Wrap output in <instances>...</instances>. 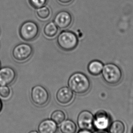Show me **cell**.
I'll return each instance as SVG.
<instances>
[{"mask_svg": "<svg viewBox=\"0 0 133 133\" xmlns=\"http://www.w3.org/2000/svg\"><path fill=\"white\" fill-rule=\"evenodd\" d=\"M69 88L78 94H85L90 90V82L85 74L81 72H76L70 76L68 81Z\"/></svg>", "mask_w": 133, "mask_h": 133, "instance_id": "cell-1", "label": "cell"}, {"mask_svg": "<svg viewBox=\"0 0 133 133\" xmlns=\"http://www.w3.org/2000/svg\"><path fill=\"white\" fill-rule=\"evenodd\" d=\"M40 32V28L36 22L27 21L21 26L19 34L21 38L26 41H32L36 39Z\"/></svg>", "mask_w": 133, "mask_h": 133, "instance_id": "cell-4", "label": "cell"}, {"mask_svg": "<svg viewBox=\"0 0 133 133\" xmlns=\"http://www.w3.org/2000/svg\"><path fill=\"white\" fill-rule=\"evenodd\" d=\"M36 15L39 19L45 21L50 18L51 16V10L50 7L45 5L36 9Z\"/></svg>", "mask_w": 133, "mask_h": 133, "instance_id": "cell-16", "label": "cell"}, {"mask_svg": "<svg viewBox=\"0 0 133 133\" xmlns=\"http://www.w3.org/2000/svg\"><path fill=\"white\" fill-rule=\"evenodd\" d=\"M59 32V28L54 22H50L46 24L43 27V33L48 39H52L56 38Z\"/></svg>", "mask_w": 133, "mask_h": 133, "instance_id": "cell-13", "label": "cell"}, {"mask_svg": "<svg viewBox=\"0 0 133 133\" xmlns=\"http://www.w3.org/2000/svg\"><path fill=\"white\" fill-rule=\"evenodd\" d=\"M78 133H92L90 130H81Z\"/></svg>", "mask_w": 133, "mask_h": 133, "instance_id": "cell-22", "label": "cell"}, {"mask_svg": "<svg viewBox=\"0 0 133 133\" xmlns=\"http://www.w3.org/2000/svg\"><path fill=\"white\" fill-rule=\"evenodd\" d=\"M132 133H133V130H132Z\"/></svg>", "mask_w": 133, "mask_h": 133, "instance_id": "cell-27", "label": "cell"}, {"mask_svg": "<svg viewBox=\"0 0 133 133\" xmlns=\"http://www.w3.org/2000/svg\"><path fill=\"white\" fill-rule=\"evenodd\" d=\"M57 129V124L52 119H49L42 121L38 127L39 133H56Z\"/></svg>", "mask_w": 133, "mask_h": 133, "instance_id": "cell-12", "label": "cell"}, {"mask_svg": "<svg viewBox=\"0 0 133 133\" xmlns=\"http://www.w3.org/2000/svg\"><path fill=\"white\" fill-rule=\"evenodd\" d=\"M103 67L104 64L102 62L95 60L89 63L87 69L89 72L92 75L98 76L101 74Z\"/></svg>", "mask_w": 133, "mask_h": 133, "instance_id": "cell-14", "label": "cell"}, {"mask_svg": "<svg viewBox=\"0 0 133 133\" xmlns=\"http://www.w3.org/2000/svg\"><path fill=\"white\" fill-rule=\"evenodd\" d=\"M125 126L121 121H115L110 125V133H125Z\"/></svg>", "mask_w": 133, "mask_h": 133, "instance_id": "cell-17", "label": "cell"}, {"mask_svg": "<svg viewBox=\"0 0 133 133\" xmlns=\"http://www.w3.org/2000/svg\"><path fill=\"white\" fill-rule=\"evenodd\" d=\"M28 133H39V132L36 131H31L29 132Z\"/></svg>", "mask_w": 133, "mask_h": 133, "instance_id": "cell-25", "label": "cell"}, {"mask_svg": "<svg viewBox=\"0 0 133 133\" xmlns=\"http://www.w3.org/2000/svg\"><path fill=\"white\" fill-rule=\"evenodd\" d=\"M31 97L33 103L39 106L45 105L49 100L48 91L44 87L39 85L32 88Z\"/></svg>", "mask_w": 133, "mask_h": 133, "instance_id": "cell-6", "label": "cell"}, {"mask_svg": "<svg viewBox=\"0 0 133 133\" xmlns=\"http://www.w3.org/2000/svg\"><path fill=\"white\" fill-rule=\"evenodd\" d=\"M101 74L104 80L109 84H117L122 78L121 68L114 63H108L104 65Z\"/></svg>", "mask_w": 133, "mask_h": 133, "instance_id": "cell-3", "label": "cell"}, {"mask_svg": "<svg viewBox=\"0 0 133 133\" xmlns=\"http://www.w3.org/2000/svg\"><path fill=\"white\" fill-rule=\"evenodd\" d=\"M60 4L62 5H69L72 3L74 0H57Z\"/></svg>", "mask_w": 133, "mask_h": 133, "instance_id": "cell-21", "label": "cell"}, {"mask_svg": "<svg viewBox=\"0 0 133 133\" xmlns=\"http://www.w3.org/2000/svg\"><path fill=\"white\" fill-rule=\"evenodd\" d=\"M56 43L62 50L70 52L77 47L79 39L75 33L72 31L64 30L58 35Z\"/></svg>", "mask_w": 133, "mask_h": 133, "instance_id": "cell-2", "label": "cell"}, {"mask_svg": "<svg viewBox=\"0 0 133 133\" xmlns=\"http://www.w3.org/2000/svg\"><path fill=\"white\" fill-rule=\"evenodd\" d=\"M94 116L88 110H83L77 117V124L81 130H92L93 127Z\"/></svg>", "mask_w": 133, "mask_h": 133, "instance_id": "cell-9", "label": "cell"}, {"mask_svg": "<svg viewBox=\"0 0 133 133\" xmlns=\"http://www.w3.org/2000/svg\"><path fill=\"white\" fill-rule=\"evenodd\" d=\"M11 91L8 86H0V96L3 99H7L10 96Z\"/></svg>", "mask_w": 133, "mask_h": 133, "instance_id": "cell-20", "label": "cell"}, {"mask_svg": "<svg viewBox=\"0 0 133 133\" xmlns=\"http://www.w3.org/2000/svg\"><path fill=\"white\" fill-rule=\"evenodd\" d=\"M33 49L29 44L21 43L14 47L12 55L14 59L20 63L26 61L32 55Z\"/></svg>", "mask_w": 133, "mask_h": 133, "instance_id": "cell-5", "label": "cell"}, {"mask_svg": "<svg viewBox=\"0 0 133 133\" xmlns=\"http://www.w3.org/2000/svg\"><path fill=\"white\" fill-rule=\"evenodd\" d=\"M59 129L62 133H76L77 127L73 121L67 119L61 123Z\"/></svg>", "mask_w": 133, "mask_h": 133, "instance_id": "cell-15", "label": "cell"}, {"mask_svg": "<svg viewBox=\"0 0 133 133\" xmlns=\"http://www.w3.org/2000/svg\"><path fill=\"white\" fill-rule=\"evenodd\" d=\"M0 68H1V62H0Z\"/></svg>", "mask_w": 133, "mask_h": 133, "instance_id": "cell-26", "label": "cell"}, {"mask_svg": "<svg viewBox=\"0 0 133 133\" xmlns=\"http://www.w3.org/2000/svg\"><path fill=\"white\" fill-rule=\"evenodd\" d=\"M94 133H110L106 131L105 130H103V131H98L97 130Z\"/></svg>", "mask_w": 133, "mask_h": 133, "instance_id": "cell-23", "label": "cell"}, {"mask_svg": "<svg viewBox=\"0 0 133 133\" xmlns=\"http://www.w3.org/2000/svg\"><path fill=\"white\" fill-rule=\"evenodd\" d=\"M73 92L67 87L59 88L56 94V99L58 102L63 105L70 104L73 99Z\"/></svg>", "mask_w": 133, "mask_h": 133, "instance_id": "cell-11", "label": "cell"}, {"mask_svg": "<svg viewBox=\"0 0 133 133\" xmlns=\"http://www.w3.org/2000/svg\"><path fill=\"white\" fill-rule=\"evenodd\" d=\"M2 107H3V104H2V102L1 99H0V112L2 111Z\"/></svg>", "mask_w": 133, "mask_h": 133, "instance_id": "cell-24", "label": "cell"}, {"mask_svg": "<svg viewBox=\"0 0 133 133\" xmlns=\"http://www.w3.org/2000/svg\"><path fill=\"white\" fill-rule=\"evenodd\" d=\"M16 72L10 66H4L0 68V86H8L15 81L16 78Z\"/></svg>", "mask_w": 133, "mask_h": 133, "instance_id": "cell-10", "label": "cell"}, {"mask_svg": "<svg viewBox=\"0 0 133 133\" xmlns=\"http://www.w3.org/2000/svg\"><path fill=\"white\" fill-rule=\"evenodd\" d=\"M66 118L65 113L61 110H56L51 115V119L57 124H61Z\"/></svg>", "mask_w": 133, "mask_h": 133, "instance_id": "cell-18", "label": "cell"}, {"mask_svg": "<svg viewBox=\"0 0 133 133\" xmlns=\"http://www.w3.org/2000/svg\"><path fill=\"white\" fill-rule=\"evenodd\" d=\"M73 19L71 14L68 11L62 10L59 11L54 17V23L59 29H68L72 25Z\"/></svg>", "mask_w": 133, "mask_h": 133, "instance_id": "cell-8", "label": "cell"}, {"mask_svg": "<svg viewBox=\"0 0 133 133\" xmlns=\"http://www.w3.org/2000/svg\"><path fill=\"white\" fill-rule=\"evenodd\" d=\"M111 119L110 115L106 111L101 110L94 116L93 127L98 131L106 130L110 127Z\"/></svg>", "mask_w": 133, "mask_h": 133, "instance_id": "cell-7", "label": "cell"}, {"mask_svg": "<svg viewBox=\"0 0 133 133\" xmlns=\"http://www.w3.org/2000/svg\"><path fill=\"white\" fill-rule=\"evenodd\" d=\"M28 1L33 8L37 9L45 5L48 0H28Z\"/></svg>", "mask_w": 133, "mask_h": 133, "instance_id": "cell-19", "label": "cell"}]
</instances>
